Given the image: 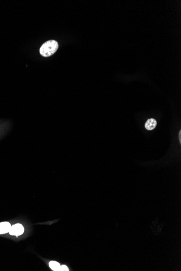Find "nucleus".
I'll list each match as a JSON object with an SVG mask.
<instances>
[{
  "label": "nucleus",
  "mask_w": 181,
  "mask_h": 271,
  "mask_svg": "<svg viewBox=\"0 0 181 271\" xmlns=\"http://www.w3.org/2000/svg\"><path fill=\"white\" fill-rule=\"evenodd\" d=\"M59 48V44L56 40H49L45 42L40 48V54L44 57H49L56 53Z\"/></svg>",
  "instance_id": "f257e3e1"
},
{
  "label": "nucleus",
  "mask_w": 181,
  "mask_h": 271,
  "mask_svg": "<svg viewBox=\"0 0 181 271\" xmlns=\"http://www.w3.org/2000/svg\"><path fill=\"white\" fill-rule=\"evenodd\" d=\"M24 232V227L21 224L17 223L15 224L13 226H12L10 228L9 233L12 235H16L19 236L22 235Z\"/></svg>",
  "instance_id": "f03ea898"
},
{
  "label": "nucleus",
  "mask_w": 181,
  "mask_h": 271,
  "mask_svg": "<svg viewBox=\"0 0 181 271\" xmlns=\"http://www.w3.org/2000/svg\"><path fill=\"white\" fill-rule=\"evenodd\" d=\"M12 226L8 222H2L0 223V234L9 232Z\"/></svg>",
  "instance_id": "7ed1b4c3"
},
{
  "label": "nucleus",
  "mask_w": 181,
  "mask_h": 271,
  "mask_svg": "<svg viewBox=\"0 0 181 271\" xmlns=\"http://www.w3.org/2000/svg\"><path fill=\"white\" fill-rule=\"evenodd\" d=\"M157 126V121L154 119H150L147 120L145 125V128L149 131H151L155 128Z\"/></svg>",
  "instance_id": "20e7f679"
},
{
  "label": "nucleus",
  "mask_w": 181,
  "mask_h": 271,
  "mask_svg": "<svg viewBox=\"0 0 181 271\" xmlns=\"http://www.w3.org/2000/svg\"><path fill=\"white\" fill-rule=\"evenodd\" d=\"M49 266L53 271H60L61 266L58 262H54V261L50 262L49 263Z\"/></svg>",
  "instance_id": "39448f33"
},
{
  "label": "nucleus",
  "mask_w": 181,
  "mask_h": 271,
  "mask_svg": "<svg viewBox=\"0 0 181 271\" xmlns=\"http://www.w3.org/2000/svg\"><path fill=\"white\" fill-rule=\"evenodd\" d=\"M60 271H69V269H68L67 267L65 266V265H63V266H61L60 267Z\"/></svg>",
  "instance_id": "423d86ee"
},
{
  "label": "nucleus",
  "mask_w": 181,
  "mask_h": 271,
  "mask_svg": "<svg viewBox=\"0 0 181 271\" xmlns=\"http://www.w3.org/2000/svg\"><path fill=\"white\" fill-rule=\"evenodd\" d=\"M181 131H179V141H180V143H181Z\"/></svg>",
  "instance_id": "0eeeda50"
}]
</instances>
